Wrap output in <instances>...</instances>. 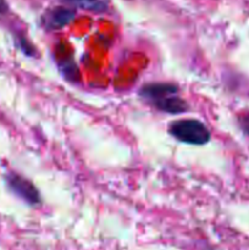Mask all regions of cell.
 Listing matches in <instances>:
<instances>
[{"instance_id": "cell-6", "label": "cell", "mask_w": 249, "mask_h": 250, "mask_svg": "<svg viewBox=\"0 0 249 250\" xmlns=\"http://www.w3.org/2000/svg\"><path fill=\"white\" fill-rule=\"evenodd\" d=\"M61 1L78 7V9L97 12V14L105 12L107 10V2L105 0H61Z\"/></svg>"}, {"instance_id": "cell-10", "label": "cell", "mask_w": 249, "mask_h": 250, "mask_svg": "<svg viewBox=\"0 0 249 250\" xmlns=\"http://www.w3.org/2000/svg\"><path fill=\"white\" fill-rule=\"evenodd\" d=\"M9 11V4L6 0H0V15H5Z\"/></svg>"}, {"instance_id": "cell-1", "label": "cell", "mask_w": 249, "mask_h": 250, "mask_svg": "<svg viewBox=\"0 0 249 250\" xmlns=\"http://www.w3.org/2000/svg\"><path fill=\"white\" fill-rule=\"evenodd\" d=\"M168 133L181 143L205 146L211 141V132L203 122L195 119H182L168 125Z\"/></svg>"}, {"instance_id": "cell-9", "label": "cell", "mask_w": 249, "mask_h": 250, "mask_svg": "<svg viewBox=\"0 0 249 250\" xmlns=\"http://www.w3.org/2000/svg\"><path fill=\"white\" fill-rule=\"evenodd\" d=\"M238 124L244 134L249 137V115H243L238 117Z\"/></svg>"}, {"instance_id": "cell-5", "label": "cell", "mask_w": 249, "mask_h": 250, "mask_svg": "<svg viewBox=\"0 0 249 250\" xmlns=\"http://www.w3.org/2000/svg\"><path fill=\"white\" fill-rule=\"evenodd\" d=\"M151 106L155 107L159 111L170 115L183 114V112L189 111L190 109L189 104H188L183 98H181L178 94L170 95V97H166L164 98V99L158 100V102L153 103Z\"/></svg>"}, {"instance_id": "cell-4", "label": "cell", "mask_w": 249, "mask_h": 250, "mask_svg": "<svg viewBox=\"0 0 249 250\" xmlns=\"http://www.w3.org/2000/svg\"><path fill=\"white\" fill-rule=\"evenodd\" d=\"M76 16L75 10L65 6H58L49 10L45 12L43 17V23L45 29L49 31H55V29H61L67 26Z\"/></svg>"}, {"instance_id": "cell-2", "label": "cell", "mask_w": 249, "mask_h": 250, "mask_svg": "<svg viewBox=\"0 0 249 250\" xmlns=\"http://www.w3.org/2000/svg\"><path fill=\"white\" fill-rule=\"evenodd\" d=\"M5 182L10 192L14 193L17 198L23 200L31 207H37L42 204V197L36 186L27 178L15 172H9L5 175Z\"/></svg>"}, {"instance_id": "cell-3", "label": "cell", "mask_w": 249, "mask_h": 250, "mask_svg": "<svg viewBox=\"0 0 249 250\" xmlns=\"http://www.w3.org/2000/svg\"><path fill=\"white\" fill-rule=\"evenodd\" d=\"M178 92H180L178 85L175 84V83L151 82L142 85L138 95L151 105L153 103L164 99V98L178 94Z\"/></svg>"}, {"instance_id": "cell-7", "label": "cell", "mask_w": 249, "mask_h": 250, "mask_svg": "<svg viewBox=\"0 0 249 250\" xmlns=\"http://www.w3.org/2000/svg\"><path fill=\"white\" fill-rule=\"evenodd\" d=\"M59 70L62 73L66 80L71 82H76L80 78V72H78L77 63L72 59H65L63 61L59 62Z\"/></svg>"}, {"instance_id": "cell-8", "label": "cell", "mask_w": 249, "mask_h": 250, "mask_svg": "<svg viewBox=\"0 0 249 250\" xmlns=\"http://www.w3.org/2000/svg\"><path fill=\"white\" fill-rule=\"evenodd\" d=\"M17 45H19V48L21 49L22 53H23L24 55H27V56H36L37 55L34 46L32 45V44L29 43L26 38H23V37H19V39H17Z\"/></svg>"}]
</instances>
